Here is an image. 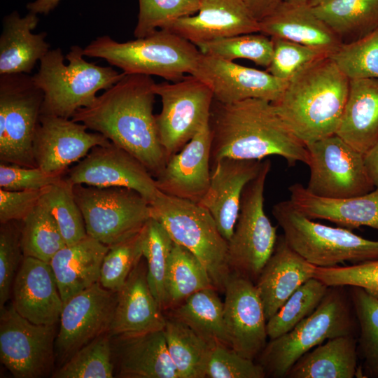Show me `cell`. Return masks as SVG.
<instances>
[{
	"instance_id": "6da1fadb",
	"label": "cell",
	"mask_w": 378,
	"mask_h": 378,
	"mask_svg": "<svg viewBox=\"0 0 378 378\" xmlns=\"http://www.w3.org/2000/svg\"><path fill=\"white\" fill-rule=\"evenodd\" d=\"M155 83L151 76L125 74L71 118L136 157L154 178L167 162L153 113Z\"/></svg>"
},
{
	"instance_id": "7a4b0ae2",
	"label": "cell",
	"mask_w": 378,
	"mask_h": 378,
	"mask_svg": "<svg viewBox=\"0 0 378 378\" xmlns=\"http://www.w3.org/2000/svg\"><path fill=\"white\" fill-rule=\"evenodd\" d=\"M209 123L211 167L223 158L262 160L271 155L283 158L289 167L309 163L306 145L268 101L248 99L224 104L214 99Z\"/></svg>"
},
{
	"instance_id": "3957f363",
	"label": "cell",
	"mask_w": 378,
	"mask_h": 378,
	"mask_svg": "<svg viewBox=\"0 0 378 378\" xmlns=\"http://www.w3.org/2000/svg\"><path fill=\"white\" fill-rule=\"evenodd\" d=\"M349 90V79L328 56L305 66L272 102L285 125L305 145L336 134Z\"/></svg>"
},
{
	"instance_id": "277c9868",
	"label": "cell",
	"mask_w": 378,
	"mask_h": 378,
	"mask_svg": "<svg viewBox=\"0 0 378 378\" xmlns=\"http://www.w3.org/2000/svg\"><path fill=\"white\" fill-rule=\"evenodd\" d=\"M84 57L83 48L73 46L65 56L67 64L60 48L50 50L40 60L32 78L43 92L41 114L71 118L78 109L91 104L99 91L108 89L125 75Z\"/></svg>"
},
{
	"instance_id": "5b68a950",
	"label": "cell",
	"mask_w": 378,
	"mask_h": 378,
	"mask_svg": "<svg viewBox=\"0 0 378 378\" xmlns=\"http://www.w3.org/2000/svg\"><path fill=\"white\" fill-rule=\"evenodd\" d=\"M358 325L345 286H330L316 309L289 332L267 343L258 356L266 376L286 377L294 363L333 337L357 335Z\"/></svg>"
},
{
	"instance_id": "8992f818",
	"label": "cell",
	"mask_w": 378,
	"mask_h": 378,
	"mask_svg": "<svg viewBox=\"0 0 378 378\" xmlns=\"http://www.w3.org/2000/svg\"><path fill=\"white\" fill-rule=\"evenodd\" d=\"M83 53L104 59L126 74L157 76L173 82L191 74L201 55L195 44L165 29L126 42L98 36L83 48Z\"/></svg>"
},
{
	"instance_id": "52a82bcc",
	"label": "cell",
	"mask_w": 378,
	"mask_h": 378,
	"mask_svg": "<svg viewBox=\"0 0 378 378\" xmlns=\"http://www.w3.org/2000/svg\"><path fill=\"white\" fill-rule=\"evenodd\" d=\"M150 204L152 218L162 225L174 243L199 259L215 288L224 293L231 274L227 241L209 211L198 203L162 192Z\"/></svg>"
},
{
	"instance_id": "ba28073f",
	"label": "cell",
	"mask_w": 378,
	"mask_h": 378,
	"mask_svg": "<svg viewBox=\"0 0 378 378\" xmlns=\"http://www.w3.org/2000/svg\"><path fill=\"white\" fill-rule=\"evenodd\" d=\"M272 213L288 245L316 267L378 259V241L363 238L347 228L314 222L297 210L289 200L275 204Z\"/></svg>"
},
{
	"instance_id": "9c48e42d",
	"label": "cell",
	"mask_w": 378,
	"mask_h": 378,
	"mask_svg": "<svg viewBox=\"0 0 378 378\" xmlns=\"http://www.w3.org/2000/svg\"><path fill=\"white\" fill-rule=\"evenodd\" d=\"M271 162H262L258 174L245 186L233 234L227 241V262L231 272L255 283L272 255L278 239L264 209V190Z\"/></svg>"
},
{
	"instance_id": "30bf717a",
	"label": "cell",
	"mask_w": 378,
	"mask_h": 378,
	"mask_svg": "<svg viewBox=\"0 0 378 378\" xmlns=\"http://www.w3.org/2000/svg\"><path fill=\"white\" fill-rule=\"evenodd\" d=\"M87 234L108 247L139 232L152 218L150 202L122 187L74 185Z\"/></svg>"
},
{
	"instance_id": "8fae6325",
	"label": "cell",
	"mask_w": 378,
	"mask_h": 378,
	"mask_svg": "<svg viewBox=\"0 0 378 378\" xmlns=\"http://www.w3.org/2000/svg\"><path fill=\"white\" fill-rule=\"evenodd\" d=\"M43 92L27 74H0V160L36 167L33 141Z\"/></svg>"
},
{
	"instance_id": "7c38bea8",
	"label": "cell",
	"mask_w": 378,
	"mask_h": 378,
	"mask_svg": "<svg viewBox=\"0 0 378 378\" xmlns=\"http://www.w3.org/2000/svg\"><path fill=\"white\" fill-rule=\"evenodd\" d=\"M153 91L162 100V111L155 120L168 161L209 122L214 95L204 83L191 74L172 83H155Z\"/></svg>"
},
{
	"instance_id": "4fadbf2b",
	"label": "cell",
	"mask_w": 378,
	"mask_h": 378,
	"mask_svg": "<svg viewBox=\"0 0 378 378\" xmlns=\"http://www.w3.org/2000/svg\"><path fill=\"white\" fill-rule=\"evenodd\" d=\"M310 170L311 193L327 198H346L374 189L368 174L363 154L337 134L306 145Z\"/></svg>"
},
{
	"instance_id": "5bb4252c",
	"label": "cell",
	"mask_w": 378,
	"mask_h": 378,
	"mask_svg": "<svg viewBox=\"0 0 378 378\" xmlns=\"http://www.w3.org/2000/svg\"><path fill=\"white\" fill-rule=\"evenodd\" d=\"M55 325L35 324L10 305L1 309L0 358L16 378L46 375L54 360Z\"/></svg>"
},
{
	"instance_id": "9a60e30c",
	"label": "cell",
	"mask_w": 378,
	"mask_h": 378,
	"mask_svg": "<svg viewBox=\"0 0 378 378\" xmlns=\"http://www.w3.org/2000/svg\"><path fill=\"white\" fill-rule=\"evenodd\" d=\"M64 176L72 185L132 189L150 203L161 192L154 176L144 164L111 142L92 148L76 164L69 168Z\"/></svg>"
},
{
	"instance_id": "2e32d148",
	"label": "cell",
	"mask_w": 378,
	"mask_h": 378,
	"mask_svg": "<svg viewBox=\"0 0 378 378\" xmlns=\"http://www.w3.org/2000/svg\"><path fill=\"white\" fill-rule=\"evenodd\" d=\"M117 301V292L99 281L75 295L63 304L55 345L63 358L108 332Z\"/></svg>"
},
{
	"instance_id": "e0dca14e",
	"label": "cell",
	"mask_w": 378,
	"mask_h": 378,
	"mask_svg": "<svg viewBox=\"0 0 378 378\" xmlns=\"http://www.w3.org/2000/svg\"><path fill=\"white\" fill-rule=\"evenodd\" d=\"M191 75L210 88L214 100L224 104L248 99L272 103L281 97L288 83L267 71L241 66L202 52Z\"/></svg>"
},
{
	"instance_id": "ac0fdd59",
	"label": "cell",
	"mask_w": 378,
	"mask_h": 378,
	"mask_svg": "<svg viewBox=\"0 0 378 378\" xmlns=\"http://www.w3.org/2000/svg\"><path fill=\"white\" fill-rule=\"evenodd\" d=\"M224 293V320L231 348L254 360L265 348L268 337L265 309L255 284L231 272Z\"/></svg>"
},
{
	"instance_id": "d6986e66",
	"label": "cell",
	"mask_w": 378,
	"mask_h": 378,
	"mask_svg": "<svg viewBox=\"0 0 378 378\" xmlns=\"http://www.w3.org/2000/svg\"><path fill=\"white\" fill-rule=\"evenodd\" d=\"M88 130L71 118L40 114L33 141L36 166L64 175L71 164L83 159L92 148L111 143L103 134Z\"/></svg>"
},
{
	"instance_id": "ffe728a7",
	"label": "cell",
	"mask_w": 378,
	"mask_h": 378,
	"mask_svg": "<svg viewBox=\"0 0 378 378\" xmlns=\"http://www.w3.org/2000/svg\"><path fill=\"white\" fill-rule=\"evenodd\" d=\"M211 175V132L207 122L168 160L155 179L162 192L199 203L209 187Z\"/></svg>"
},
{
	"instance_id": "44dd1931",
	"label": "cell",
	"mask_w": 378,
	"mask_h": 378,
	"mask_svg": "<svg viewBox=\"0 0 378 378\" xmlns=\"http://www.w3.org/2000/svg\"><path fill=\"white\" fill-rule=\"evenodd\" d=\"M12 306L22 317L38 325H55L64 302L50 263L24 256L15 277Z\"/></svg>"
},
{
	"instance_id": "7402d4cb",
	"label": "cell",
	"mask_w": 378,
	"mask_h": 378,
	"mask_svg": "<svg viewBox=\"0 0 378 378\" xmlns=\"http://www.w3.org/2000/svg\"><path fill=\"white\" fill-rule=\"evenodd\" d=\"M262 162L223 158L211 167L209 187L198 204L209 211L227 241L234 230L243 190L258 174Z\"/></svg>"
},
{
	"instance_id": "603a6c76",
	"label": "cell",
	"mask_w": 378,
	"mask_h": 378,
	"mask_svg": "<svg viewBox=\"0 0 378 378\" xmlns=\"http://www.w3.org/2000/svg\"><path fill=\"white\" fill-rule=\"evenodd\" d=\"M164 29L195 45L260 32L259 21L243 0H201L197 15L179 18Z\"/></svg>"
},
{
	"instance_id": "cb8c5ba5",
	"label": "cell",
	"mask_w": 378,
	"mask_h": 378,
	"mask_svg": "<svg viewBox=\"0 0 378 378\" xmlns=\"http://www.w3.org/2000/svg\"><path fill=\"white\" fill-rule=\"evenodd\" d=\"M147 267L140 262L117 292L108 333L127 337L164 330L167 318L147 281Z\"/></svg>"
},
{
	"instance_id": "d4e9b609",
	"label": "cell",
	"mask_w": 378,
	"mask_h": 378,
	"mask_svg": "<svg viewBox=\"0 0 378 378\" xmlns=\"http://www.w3.org/2000/svg\"><path fill=\"white\" fill-rule=\"evenodd\" d=\"M316 267L294 251L284 236L278 238L255 283L267 321L300 286L314 277Z\"/></svg>"
},
{
	"instance_id": "484cf974",
	"label": "cell",
	"mask_w": 378,
	"mask_h": 378,
	"mask_svg": "<svg viewBox=\"0 0 378 378\" xmlns=\"http://www.w3.org/2000/svg\"><path fill=\"white\" fill-rule=\"evenodd\" d=\"M288 191L292 205L311 219L326 220L349 230L361 226L378 230V188L346 198L319 197L298 183Z\"/></svg>"
},
{
	"instance_id": "4316f807",
	"label": "cell",
	"mask_w": 378,
	"mask_h": 378,
	"mask_svg": "<svg viewBox=\"0 0 378 378\" xmlns=\"http://www.w3.org/2000/svg\"><path fill=\"white\" fill-rule=\"evenodd\" d=\"M260 33L321 50L328 55L342 45L308 4L283 2L259 21Z\"/></svg>"
},
{
	"instance_id": "83f0119b",
	"label": "cell",
	"mask_w": 378,
	"mask_h": 378,
	"mask_svg": "<svg viewBox=\"0 0 378 378\" xmlns=\"http://www.w3.org/2000/svg\"><path fill=\"white\" fill-rule=\"evenodd\" d=\"M39 21L29 12L21 17L14 10L3 19L0 36V74H27L50 50L44 31L34 34Z\"/></svg>"
},
{
	"instance_id": "f1b7e54d",
	"label": "cell",
	"mask_w": 378,
	"mask_h": 378,
	"mask_svg": "<svg viewBox=\"0 0 378 378\" xmlns=\"http://www.w3.org/2000/svg\"><path fill=\"white\" fill-rule=\"evenodd\" d=\"M108 248L87 235L55 253L50 264L64 303L99 281L101 266Z\"/></svg>"
},
{
	"instance_id": "f546056e",
	"label": "cell",
	"mask_w": 378,
	"mask_h": 378,
	"mask_svg": "<svg viewBox=\"0 0 378 378\" xmlns=\"http://www.w3.org/2000/svg\"><path fill=\"white\" fill-rule=\"evenodd\" d=\"M336 134L363 155L378 141V79L349 80Z\"/></svg>"
},
{
	"instance_id": "4dcf8cb0",
	"label": "cell",
	"mask_w": 378,
	"mask_h": 378,
	"mask_svg": "<svg viewBox=\"0 0 378 378\" xmlns=\"http://www.w3.org/2000/svg\"><path fill=\"white\" fill-rule=\"evenodd\" d=\"M120 375L129 378H179L164 330L118 337Z\"/></svg>"
},
{
	"instance_id": "1f68e13d",
	"label": "cell",
	"mask_w": 378,
	"mask_h": 378,
	"mask_svg": "<svg viewBox=\"0 0 378 378\" xmlns=\"http://www.w3.org/2000/svg\"><path fill=\"white\" fill-rule=\"evenodd\" d=\"M358 337L328 339L302 356L291 367L289 378H353L358 372Z\"/></svg>"
},
{
	"instance_id": "d6a6232c",
	"label": "cell",
	"mask_w": 378,
	"mask_h": 378,
	"mask_svg": "<svg viewBox=\"0 0 378 378\" xmlns=\"http://www.w3.org/2000/svg\"><path fill=\"white\" fill-rule=\"evenodd\" d=\"M311 8L342 44L360 39L378 29V0H325Z\"/></svg>"
},
{
	"instance_id": "836d02e7",
	"label": "cell",
	"mask_w": 378,
	"mask_h": 378,
	"mask_svg": "<svg viewBox=\"0 0 378 378\" xmlns=\"http://www.w3.org/2000/svg\"><path fill=\"white\" fill-rule=\"evenodd\" d=\"M170 317L190 327L213 346L231 347L225 324L223 302L215 288L193 293L170 309Z\"/></svg>"
},
{
	"instance_id": "e575fe53",
	"label": "cell",
	"mask_w": 378,
	"mask_h": 378,
	"mask_svg": "<svg viewBox=\"0 0 378 378\" xmlns=\"http://www.w3.org/2000/svg\"><path fill=\"white\" fill-rule=\"evenodd\" d=\"M164 334L179 378L206 377V368L214 346L190 327L171 317L167 318Z\"/></svg>"
},
{
	"instance_id": "d590c367",
	"label": "cell",
	"mask_w": 378,
	"mask_h": 378,
	"mask_svg": "<svg viewBox=\"0 0 378 378\" xmlns=\"http://www.w3.org/2000/svg\"><path fill=\"white\" fill-rule=\"evenodd\" d=\"M215 288L199 259L185 247L174 242L167 267V309H172L193 293Z\"/></svg>"
},
{
	"instance_id": "8d00e7d4",
	"label": "cell",
	"mask_w": 378,
	"mask_h": 378,
	"mask_svg": "<svg viewBox=\"0 0 378 378\" xmlns=\"http://www.w3.org/2000/svg\"><path fill=\"white\" fill-rule=\"evenodd\" d=\"M350 287L358 325V354L363 360L356 377L378 378V299L363 288Z\"/></svg>"
},
{
	"instance_id": "74e56055",
	"label": "cell",
	"mask_w": 378,
	"mask_h": 378,
	"mask_svg": "<svg viewBox=\"0 0 378 378\" xmlns=\"http://www.w3.org/2000/svg\"><path fill=\"white\" fill-rule=\"evenodd\" d=\"M142 254L146 260L147 281L158 305L167 310L166 279L174 241L162 225L150 218L141 230Z\"/></svg>"
},
{
	"instance_id": "f35d334b",
	"label": "cell",
	"mask_w": 378,
	"mask_h": 378,
	"mask_svg": "<svg viewBox=\"0 0 378 378\" xmlns=\"http://www.w3.org/2000/svg\"><path fill=\"white\" fill-rule=\"evenodd\" d=\"M20 231L24 256L50 263L55 253L66 246L55 218L40 203L20 221Z\"/></svg>"
},
{
	"instance_id": "ab89813d",
	"label": "cell",
	"mask_w": 378,
	"mask_h": 378,
	"mask_svg": "<svg viewBox=\"0 0 378 378\" xmlns=\"http://www.w3.org/2000/svg\"><path fill=\"white\" fill-rule=\"evenodd\" d=\"M329 286L313 277L300 286L267 321L270 340L291 330L318 306Z\"/></svg>"
},
{
	"instance_id": "60d3db41",
	"label": "cell",
	"mask_w": 378,
	"mask_h": 378,
	"mask_svg": "<svg viewBox=\"0 0 378 378\" xmlns=\"http://www.w3.org/2000/svg\"><path fill=\"white\" fill-rule=\"evenodd\" d=\"M73 187L64 176L59 183L46 188L39 202L55 218L66 245L75 244L88 235Z\"/></svg>"
},
{
	"instance_id": "b9f144b4",
	"label": "cell",
	"mask_w": 378,
	"mask_h": 378,
	"mask_svg": "<svg viewBox=\"0 0 378 378\" xmlns=\"http://www.w3.org/2000/svg\"><path fill=\"white\" fill-rule=\"evenodd\" d=\"M195 46L204 55L227 61L246 59L266 68L271 62L273 53L272 38L262 33L225 37Z\"/></svg>"
},
{
	"instance_id": "7bdbcfd3",
	"label": "cell",
	"mask_w": 378,
	"mask_h": 378,
	"mask_svg": "<svg viewBox=\"0 0 378 378\" xmlns=\"http://www.w3.org/2000/svg\"><path fill=\"white\" fill-rule=\"evenodd\" d=\"M113 370L111 346L105 333L74 353L52 377L111 378Z\"/></svg>"
},
{
	"instance_id": "ee69618b",
	"label": "cell",
	"mask_w": 378,
	"mask_h": 378,
	"mask_svg": "<svg viewBox=\"0 0 378 378\" xmlns=\"http://www.w3.org/2000/svg\"><path fill=\"white\" fill-rule=\"evenodd\" d=\"M329 57L349 79H378V29L354 42L342 44Z\"/></svg>"
},
{
	"instance_id": "f6af8a7d",
	"label": "cell",
	"mask_w": 378,
	"mask_h": 378,
	"mask_svg": "<svg viewBox=\"0 0 378 378\" xmlns=\"http://www.w3.org/2000/svg\"><path fill=\"white\" fill-rule=\"evenodd\" d=\"M141 230L109 246L102 261L99 281L104 288L118 292L140 262L143 257Z\"/></svg>"
},
{
	"instance_id": "bcb514c9",
	"label": "cell",
	"mask_w": 378,
	"mask_h": 378,
	"mask_svg": "<svg viewBox=\"0 0 378 378\" xmlns=\"http://www.w3.org/2000/svg\"><path fill=\"white\" fill-rule=\"evenodd\" d=\"M201 0H139L137 23L134 36L144 38L166 29L176 20L195 15Z\"/></svg>"
},
{
	"instance_id": "7dc6e473",
	"label": "cell",
	"mask_w": 378,
	"mask_h": 378,
	"mask_svg": "<svg viewBox=\"0 0 378 378\" xmlns=\"http://www.w3.org/2000/svg\"><path fill=\"white\" fill-rule=\"evenodd\" d=\"M270 38L273 43V53L271 62L266 68V71L284 81H288L311 62L329 55L321 50L286 39Z\"/></svg>"
},
{
	"instance_id": "c3c4849f",
	"label": "cell",
	"mask_w": 378,
	"mask_h": 378,
	"mask_svg": "<svg viewBox=\"0 0 378 378\" xmlns=\"http://www.w3.org/2000/svg\"><path fill=\"white\" fill-rule=\"evenodd\" d=\"M314 277L329 287H360L378 299V259L346 266L316 267Z\"/></svg>"
},
{
	"instance_id": "681fc988",
	"label": "cell",
	"mask_w": 378,
	"mask_h": 378,
	"mask_svg": "<svg viewBox=\"0 0 378 378\" xmlns=\"http://www.w3.org/2000/svg\"><path fill=\"white\" fill-rule=\"evenodd\" d=\"M19 221L1 224L0 228V308L10 298L13 284L24 258Z\"/></svg>"
},
{
	"instance_id": "f907efd6",
	"label": "cell",
	"mask_w": 378,
	"mask_h": 378,
	"mask_svg": "<svg viewBox=\"0 0 378 378\" xmlns=\"http://www.w3.org/2000/svg\"><path fill=\"white\" fill-rule=\"evenodd\" d=\"M206 377L210 378H264L262 367L245 358L232 348L216 345L212 348Z\"/></svg>"
},
{
	"instance_id": "816d5d0a",
	"label": "cell",
	"mask_w": 378,
	"mask_h": 378,
	"mask_svg": "<svg viewBox=\"0 0 378 378\" xmlns=\"http://www.w3.org/2000/svg\"><path fill=\"white\" fill-rule=\"evenodd\" d=\"M63 174L48 172L38 167L0 164V188L8 190H40L59 183Z\"/></svg>"
},
{
	"instance_id": "f5cc1de1",
	"label": "cell",
	"mask_w": 378,
	"mask_h": 378,
	"mask_svg": "<svg viewBox=\"0 0 378 378\" xmlns=\"http://www.w3.org/2000/svg\"><path fill=\"white\" fill-rule=\"evenodd\" d=\"M46 188L29 190H8L0 188L1 224L23 220L38 204Z\"/></svg>"
},
{
	"instance_id": "db71d44e",
	"label": "cell",
	"mask_w": 378,
	"mask_h": 378,
	"mask_svg": "<svg viewBox=\"0 0 378 378\" xmlns=\"http://www.w3.org/2000/svg\"><path fill=\"white\" fill-rule=\"evenodd\" d=\"M254 16L260 21L272 13L284 0H243Z\"/></svg>"
},
{
	"instance_id": "11a10c76",
	"label": "cell",
	"mask_w": 378,
	"mask_h": 378,
	"mask_svg": "<svg viewBox=\"0 0 378 378\" xmlns=\"http://www.w3.org/2000/svg\"><path fill=\"white\" fill-rule=\"evenodd\" d=\"M363 156L368 174L374 188H378V141Z\"/></svg>"
},
{
	"instance_id": "9f6ffc18",
	"label": "cell",
	"mask_w": 378,
	"mask_h": 378,
	"mask_svg": "<svg viewBox=\"0 0 378 378\" xmlns=\"http://www.w3.org/2000/svg\"><path fill=\"white\" fill-rule=\"evenodd\" d=\"M61 0H35L27 5L29 12L35 14L48 15L53 10Z\"/></svg>"
},
{
	"instance_id": "6f0895ef",
	"label": "cell",
	"mask_w": 378,
	"mask_h": 378,
	"mask_svg": "<svg viewBox=\"0 0 378 378\" xmlns=\"http://www.w3.org/2000/svg\"><path fill=\"white\" fill-rule=\"evenodd\" d=\"M284 1L291 2V3H299V4H308L311 0H284Z\"/></svg>"
},
{
	"instance_id": "680465c9",
	"label": "cell",
	"mask_w": 378,
	"mask_h": 378,
	"mask_svg": "<svg viewBox=\"0 0 378 378\" xmlns=\"http://www.w3.org/2000/svg\"><path fill=\"white\" fill-rule=\"evenodd\" d=\"M323 1H325V0H311L309 1V6H316V5L321 3Z\"/></svg>"
}]
</instances>
